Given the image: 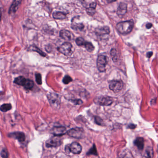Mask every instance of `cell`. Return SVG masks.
Listing matches in <instances>:
<instances>
[{
	"label": "cell",
	"mask_w": 158,
	"mask_h": 158,
	"mask_svg": "<svg viewBox=\"0 0 158 158\" xmlns=\"http://www.w3.org/2000/svg\"><path fill=\"white\" fill-rule=\"evenodd\" d=\"M34 82L32 80L27 79L25 84L24 85V87L26 89H31L33 88L34 86Z\"/></svg>",
	"instance_id": "cell-20"
},
{
	"label": "cell",
	"mask_w": 158,
	"mask_h": 158,
	"mask_svg": "<svg viewBox=\"0 0 158 158\" xmlns=\"http://www.w3.org/2000/svg\"><path fill=\"white\" fill-rule=\"evenodd\" d=\"M86 41L84 40V39L82 37H79L76 39L75 42L76 45L79 46H84L85 43Z\"/></svg>",
	"instance_id": "cell-25"
},
{
	"label": "cell",
	"mask_w": 158,
	"mask_h": 158,
	"mask_svg": "<svg viewBox=\"0 0 158 158\" xmlns=\"http://www.w3.org/2000/svg\"><path fill=\"white\" fill-rule=\"evenodd\" d=\"M153 26V25L151 23H147L146 25V27L147 29H150Z\"/></svg>",
	"instance_id": "cell-37"
},
{
	"label": "cell",
	"mask_w": 158,
	"mask_h": 158,
	"mask_svg": "<svg viewBox=\"0 0 158 158\" xmlns=\"http://www.w3.org/2000/svg\"><path fill=\"white\" fill-rule=\"evenodd\" d=\"M95 33L98 37H106L107 35H109L110 29L108 26L98 27L95 30Z\"/></svg>",
	"instance_id": "cell-10"
},
{
	"label": "cell",
	"mask_w": 158,
	"mask_h": 158,
	"mask_svg": "<svg viewBox=\"0 0 158 158\" xmlns=\"http://www.w3.org/2000/svg\"><path fill=\"white\" fill-rule=\"evenodd\" d=\"M154 158V151L153 148L151 146L147 147L143 153L142 158Z\"/></svg>",
	"instance_id": "cell-17"
},
{
	"label": "cell",
	"mask_w": 158,
	"mask_h": 158,
	"mask_svg": "<svg viewBox=\"0 0 158 158\" xmlns=\"http://www.w3.org/2000/svg\"><path fill=\"white\" fill-rule=\"evenodd\" d=\"M95 121H96V123H97L98 125H102L103 122V121L100 118L97 117H95Z\"/></svg>",
	"instance_id": "cell-32"
},
{
	"label": "cell",
	"mask_w": 158,
	"mask_h": 158,
	"mask_svg": "<svg viewBox=\"0 0 158 158\" xmlns=\"http://www.w3.org/2000/svg\"><path fill=\"white\" fill-rule=\"evenodd\" d=\"M33 46V48H32V50L34 51H37V52H38L39 54L41 55L42 56H43V57H45V56H46V54H45L44 52H43L39 48L36 47V46Z\"/></svg>",
	"instance_id": "cell-29"
},
{
	"label": "cell",
	"mask_w": 158,
	"mask_h": 158,
	"mask_svg": "<svg viewBox=\"0 0 158 158\" xmlns=\"http://www.w3.org/2000/svg\"><path fill=\"white\" fill-rule=\"evenodd\" d=\"M52 16L56 20H64L66 18V14L64 12L57 11L53 13Z\"/></svg>",
	"instance_id": "cell-18"
},
{
	"label": "cell",
	"mask_w": 158,
	"mask_h": 158,
	"mask_svg": "<svg viewBox=\"0 0 158 158\" xmlns=\"http://www.w3.org/2000/svg\"><path fill=\"white\" fill-rule=\"evenodd\" d=\"M96 7H97V3L96 2H92L89 5V8L91 9H96Z\"/></svg>",
	"instance_id": "cell-34"
},
{
	"label": "cell",
	"mask_w": 158,
	"mask_h": 158,
	"mask_svg": "<svg viewBox=\"0 0 158 158\" xmlns=\"http://www.w3.org/2000/svg\"><path fill=\"white\" fill-rule=\"evenodd\" d=\"M108 62V58L106 56L100 55L98 56L97 61V66L98 71L101 72L106 71V67Z\"/></svg>",
	"instance_id": "cell-3"
},
{
	"label": "cell",
	"mask_w": 158,
	"mask_h": 158,
	"mask_svg": "<svg viewBox=\"0 0 158 158\" xmlns=\"http://www.w3.org/2000/svg\"><path fill=\"white\" fill-rule=\"evenodd\" d=\"M86 11L87 13L91 15H93V14H95L96 13V11L94 9H91V8H88L86 9Z\"/></svg>",
	"instance_id": "cell-31"
},
{
	"label": "cell",
	"mask_w": 158,
	"mask_h": 158,
	"mask_svg": "<svg viewBox=\"0 0 158 158\" xmlns=\"http://www.w3.org/2000/svg\"><path fill=\"white\" fill-rule=\"evenodd\" d=\"M67 134L75 138H81L84 134V130L82 128H76L71 129L67 132Z\"/></svg>",
	"instance_id": "cell-8"
},
{
	"label": "cell",
	"mask_w": 158,
	"mask_h": 158,
	"mask_svg": "<svg viewBox=\"0 0 158 158\" xmlns=\"http://www.w3.org/2000/svg\"><path fill=\"white\" fill-rule=\"evenodd\" d=\"M72 79L71 77L69 75H66L64 76L63 79V82L64 84H67L70 83V82H72Z\"/></svg>",
	"instance_id": "cell-26"
},
{
	"label": "cell",
	"mask_w": 158,
	"mask_h": 158,
	"mask_svg": "<svg viewBox=\"0 0 158 158\" xmlns=\"http://www.w3.org/2000/svg\"><path fill=\"white\" fill-rule=\"evenodd\" d=\"M110 55L114 62H117L118 60L117 52L116 49H111L110 51Z\"/></svg>",
	"instance_id": "cell-22"
},
{
	"label": "cell",
	"mask_w": 158,
	"mask_h": 158,
	"mask_svg": "<svg viewBox=\"0 0 158 158\" xmlns=\"http://www.w3.org/2000/svg\"><path fill=\"white\" fill-rule=\"evenodd\" d=\"M35 80L36 83L39 85H41L42 84V76L41 74L39 73H36L35 74Z\"/></svg>",
	"instance_id": "cell-28"
},
{
	"label": "cell",
	"mask_w": 158,
	"mask_h": 158,
	"mask_svg": "<svg viewBox=\"0 0 158 158\" xmlns=\"http://www.w3.org/2000/svg\"><path fill=\"white\" fill-rule=\"evenodd\" d=\"M127 4L121 2L119 4L117 10V14L118 15H124L126 14L127 12Z\"/></svg>",
	"instance_id": "cell-15"
},
{
	"label": "cell",
	"mask_w": 158,
	"mask_h": 158,
	"mask_svg": "<svg viewBox=\"0 0 158 158\" xmlns=\"http://www.w3.org/2000/svg\"><path fill=\"white\" fill-rule=\"evenodd\" d=\"M72 33L67 30L62 29L59 32V36L66 41H71L72 38Z\"/></svg>",
	"instance_id": "cell-13"
},
{
	"label": "cell",
	"mask_w": 158,
	"mask_h": 158,
	"mask_svg": "<svg viewBox=\"0 0 158 158\" xmlns=\"http://www.w3.org/2000/svg\"><path fill=\"white\" fill-rule=\"evenodd\" d=\"M72 46L71 43L66 42L58 47V50L64 55L68 56L72 54Z\"/></svg>",
	"instance_id": "cell-5"
},
{
	"label": "cell",
	"mask_w": 158,
	"mask_h": 158,
	"mask_svg": "<svg viewBox=\"0 0 158 158\" xmlns=\"http://www.w3.org/2000/svg\"><path fill=\"white\" fill-rule=\"evenodd\" d=\"M136 126L135 125V124H130L129 125V126H128V127H129V129H134L136 128Z\"/></svg>",
	"instance_id": "cell-35"
},
{
	"label": "cell",
	"mask_w": 158,
	"mask_h": 158,
	"mask_svg": "<svg viewBox=\"0 0 158 158\" xmlns=\"http://www.w3.org/2000/svg\"><path fill=\"white\" fill-rule=\"evenodd\" d=\"M84 26L83 23H72L71 24V28L73 29L77 30H82L84 29Z\"/></svg>",
	"instance_id": "cell-21"
},
{
	"label": "cell",
	"mask_w": 158,
	"mask_h": 158,
	"mask_svg": "<svg viewBox=\"0 0 158 158\" xmlns=\"http://www.w3.org/2000/svg\"><path fill=\"white\" fill-rule=\"evenodd\" d=\"M84 46L87 51L89 52H92L94 51V48H95L94 46L93 45L92 43L86 41L85 44H84Z\"/></svg>",
	"instance_id": "cell-24"
},
{
	"label": "cell",
	"mask_w": 158,
	"mask_h": 158,
	"mask_svg": "<svg viewBox=\"0 0 158 158\" xmlns=\"http://www.w3.org/2000/svg\"><path fill=\"white\" fill-rule=\"evenodd\" d=\"M47 97L51 107L55 109L60 107V98L58 94L54 93H51L48 94Z\"/></svg>",
	"instance_id": "cell-4"
},
{
	"label": "cell",
	"mask_w": 158,
	"mask_h": 158,
	"mask_svg": "<svg viewBox=\"0 0 158 158\" xmlns=\"http://www.w3.org/2000/svg\"><path fill=\"white\" fill-rule=\"evenodd\" d=\"M26 79H25L24 76H19L15 79L14 81V83L17 85L24 86L25 84Z\"/></svg>",
	"instance_id": "cell-19"
},
{
	"label": "cell",
	"mask_w": 158,
	"mask_h": 158,
	"mask_svg": "<svg viewBox=\"0 0 158 158\" xmlns=\"http://www.w3.org/2000/svg\"><path fill=\"white\" fill-rule=\"evenodd\" d=\"M87 154L88 155L93 154L95 155H97V149H96V147L95 146V144L93 145V146H92L91 149L88 152Z\"/></svg>",
	"instance_id": "cell-27"
},
{
	"label": "cell",
	"mask_w": 158,
	"mask_h": 158,
	"mask_svg": "<svg viewBox=\"0 0 158 158\" xmlns=\"http://www.w3.org/2000/svg\"><path fill=\"white\" fill-rule=\"evenodd\" d=\"M1 155L2 158H9V153H8V150L5 148L3 149L1 153Z\"/></svg>",
	"instance_id": "cell-30"
},
{
	"label": "cell",
	"mask_w": 158,
	"mask_h": 158,
	"mask_svg": "<svg viewBox=\"0 0 158 158\" xmlns=\"http://www.w3.org/2000/svg\"><path fill=\"white\" fill-rule=\"evenodd\" d=\"M8 136L12 138L17 140L20 142H23L25 141V134L23 132H15L10 133Z\"/></svg>",
	"instance_id": "cell-11"
},
{
	"label": "cell",
	"mask_w": 158,
	"mask_h": 158,
	"mask_svg": "<svg viewBox=\"0 0 158 158\" xmlns=\"http://www.w3.org/2000/svg\"><path fill=\"white\" fill-rule=\"evenodd\" d=\"M134 26L133 21H127L119 22L117 25V29L120 34H127L132 31Z\"/></svg>",
	"instance_id": "cell-1"
},
{
	"label": "cell",
	"mask_w": 158,
	"mask_h": 158,
	"mask_svg": "<svg viewBox=\"0 0 158 158\" xmlns=\"http://www.w3.org/2000/svg\"><path fill=\"white\" fill-rule=\"evenodd\" d=\"M153 54V52H152V51H149V52H147V58H150L152 56Z\"/></svg>",
	"instance_id": "cell-36"
},
{
	"label": "cell",
	"mask_w": 158,
	"mask_h": 158,
	"mask_svg": "<svg viewBox=\"0 0 158 158\" xmlns=\"http://www.w3.org/2000/svg\"></svg>",
	"instance_id": "cell-38"
},
{
	"label": "cell",
	"mask_w": 158,
	"mask_h": 158,
	"mask_svg": "<svg viewBox=\"0 0 158 158\" xmlns=\"http://www.w3.org/2000/svg\"><path fill=\"white\" fill-rule=\"evenodd\" d=\"M134 145L137 147L139 149L142 150L144 147V140L142 137L136 138L134 142Z\"/></svg>",
	"instance_id": "cell-16"
},
{
	"label": "cell",
	"mask_w": 158,
	"mask_h": 158,
	"mask_svg": "<svg viewBox=\"0 0 158 158\" xmlns=\"http://www.w3.org/2000/svg\"><path fill=\"white\" fill-rule=\"evenodd\" d=\"M94 103L101 106H109L112 104L113 100L112 97L108 96H99L96 97L94 100Z\"/></svg>",
	"instance_id": "cell-2"
},
{
	"label": "cell",
	"mask_w": 158,
	"mask_h": 158,
	"mask_svg": "<svg viewBox=\"0 0 158 158\" xmlns=\"http://www.w3.org/2000/svg\"><path fill=\"white\" fill-rule=\"evenodd\" d=\"M66 152L72 153L73 154H79L81 153L82 147L81 145L76 142H74L70 145V147L66 146Z\"/></svg>",
	"instance_id": "cell-6"
},
{
	"label": "cell",
	"mask_w": 158,
	"mask_h": 158,
	"mask_svg": "<svg viewBox=\"0 0 158 158\" xmlns=\"http://www.w3.org/2000/svg\"><path fill=\"white\" fill-rule=\"evenodd\" d=\"M62 144V140L58 136H54L46 142V147H58Z\"/></svg>",
	"instance_id": "cell-9"
},
{
	"label": "cell",
	"mask_w": 158,
	"mask_h": 158,
	"mask_svg": "<svg viewBox=\"0 0 158 158\" xmlns=\"http://www.w3.org/2000/svg\"><path fill=\"white\" fill-rule=\"evenodd\" d=\"M71 101L76 104H83V101L80 99L74 100H72Z\"/></svg>",
	"instance_id": "cell-33"
},
{
	"label": "cell",
	"mask_w": 158,
	"mask_h": 158,
	"mask_svg": "<svg viewBox=\"0 0 158 158\" xmlns=\"http://www.w3.org/2000/svg\"><path fill=\"white\" fill-rule=\"evenodd\" d=\"M67 132L66 127L59 126L54 127L52 129V133L55 136H59L64 135Z\"/></svg>",
	"instance_id": "cell-12"
},
{
	"label": "cell",
	"mask_w": 158,
	"mask_h": 158,
	"mask_svg": "<svg viewBox=\"0 0 158 158\" xmlns=\"http://www.w3.org/2000/svg\"><path fill=\"white\" fill-rule=\"evenodd\" d=\"M21 1H14L12 3L9 9V14H14L18 10L19 7L21 5Z\"/></svg>",
	"instance_id": "cell-14"
},
{
	"label": "cell",
	"mask_w": 158,
	"mask_h": 158,
	"mask_svg": "<svg viewBox=\"0 0 158 158\" xmlns=\"http://www.w3.org/2000/svg\"><path fill=\"white\" fill-rule=\"evenodd\" d=\"M123 83L121 80H114L110 81L109 84V88L114 92L118 93L121 91L123 87Z\"/></svg>",
	"instance_id": "cell-7"
},
{
	"label": "cell",
	"mask_w": 158,
	"mask_h": 158,
	"mask_svg": "<svg viewBox=\"0 0 158 158\" xmlns=\"http://www.w3.org/2000/svg\"><path fill=\"white\" fill-rule=\"evenodd\" d=\"M12 109V105L10 104H4L1 106V110L3 112H6Z\"/></svg>",
	"instance_id": "cell-23"
}]
</instances>
